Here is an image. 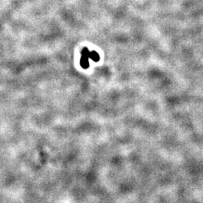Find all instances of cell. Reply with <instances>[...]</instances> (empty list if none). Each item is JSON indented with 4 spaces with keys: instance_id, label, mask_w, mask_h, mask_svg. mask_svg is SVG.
Listing matches in <instances>:
<instances>
[{
    "instance_id": "obj_1",
    "label": "cell",
    "mask_w": 203,
    "mask_h": 203,
    "mask_svg": "<svg viewBox=\"0 0 203 203\" xmlns=\"http://www.w3.org/2000/svg\"><path fill=\"white\" fill-rule=\"evenodd\" d=\"M89 54H90V51L88 50L87 47H84L81 52V66L84 68H87L90 66L89 64Z\"/></svg>"
},
{
    "instance_id": "obj_2",
    "label": "cell",
    "mask_w": 203,
    "mask_h": 203,
    "mask_svg": "<svg viewBox=\"0 0 203 203\" xmlns=\"http://www.w3.org/2000/svg\"><path fill=\"white\" fill-rule=\"evenodd\" d=\"M89 58L92 59L93 60L95 61V62H98V61L99 60V55L98 53H96L95 51H93L92 52H90Z\"/></svg>"
}]
</instances>
